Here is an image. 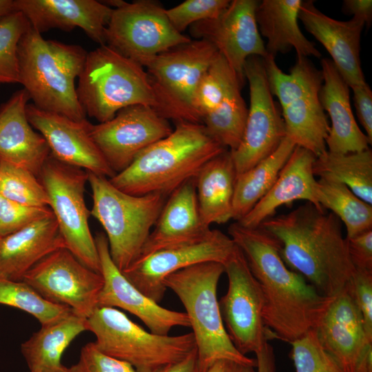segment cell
Segmentation results:
<instances>
[{
    "label": "cell",
    "instance_id": "obj_1",
    "mask_svg": "<svg viewBox=\"0 0 372 372\" xmlns=\"http://www.w3.org/2000/svg\"><path fill=\"white\" fill-rule=\"evenodd\" d=\"M228 233L260 285L264 323L275 337L291 343L316 329L334 298L322 295L289 269L278 240L262 228L236 222Z\"/></svg>",
    "mask_w": 372,
    "mask_h": 372
},
{
    "label": "cell",
    "instance_id": "obj_2",
    "mask_svg": "<svg viewBox=\"0 0 372 372\" xmlns=\"http://www.w3.org/2000/svg\"><path fill=\"white\" fill-rule=\"evenodd\" d=\"M258 227L278 240L285 265L326 297L341 293L355 271L341 221L322 207L306 202Z\"/></svg>",
    "mask_w": 372,
    "mask_h": 372
},
{
    "label": "cell",
    "instance_id": "obj_3",
    "mask_svg": "<svg viewBox=\"0 0 372 372\" xmlns=\"http://www.w3.org/2000/svg\"><path fill=\"white\" fill-rule=\"evenodd\" d=\"M225 149L202 124L176 122L168 136L143 150L126 169L109 180L130 195L160 193L168 197Z\"/></svg>",
    "mask_w": 372,
    "mask_h": 372
},
{
    "label": "cell",
    "instance_id": "obj_4",
    "mask_svg": "<svg viewBox=\"0 0 372 372\" xmlns=\"http://www.w3.org/2000/svg\"><path fill=\"white\" fill-rule=\"evenodd\" d=\"M87 52L78 45L45 40L30 27L18 45L19 83L38 108L76 121L86 119L75 81Z\"/></svg>",
    "mask_w": 372,
    "mask_h": 372
},
{
    "label": "cell",
    "instance_id": "obj_5",
    "mask_svg": "<svg viewBox=\"0 0 372 372\" xmlns=\"http://www.w3.org/2000/svg\"><path fill=\"white\" fill-rule=\"evenodd\" d=\"M224 272L223 264L204 262L176 271L163 281L185 307L196 342L198 372H206L223 359L257 366L256 360L237 350L226 331L217 298L218 284Z\"/></svg>",
    "mask_w": 372,
    "mask_h": 372
},
{
    "label": "cell",
    "instance_id": "obj_6",
    "mask_svg": "<svg viewBox=\"0 0 372 372\" xmlns=\"http://www.w3.org/2000/svg\"><path fill=\"white\" fill-rule=\"evenodd\" d=\"M86 115L99 123L134 105L156 110V96L145 68L107 44L87 52L76 86Z\"/></svg>",
    "mask_w": 372,
    "mask_h": 372
},
{
    "label": "cell",
    "instance_id": "obj_7",
    "mask_svg": "<svg viewBox=\"0 0 372 372\" xmlns=\"http://www.w3.org/2000/svg\"><path fill=\"white\" fill-rule=\"evenodd\" d=\"M88 183L93 200L90 214L104 229L111 258L123 271L139 258L167 196L130 195L114 187L108 178L90 172Z\"/></svg>",
    "mask_w": 372,
    "mask_h": 372
},
{
    "label": "cell",
    "instance_id": "obj_8",
    "mask_svg": "<svg viewBox=\"0 0 372 372\" xmlns=\"http://www.w3.org/2000/svg\"><path fill=\"white\" fill-rule=\"evenodd\" d=\"M263 63L271 93L281 106L286 136L316 157L324 153L330 126L319 99L321 70L300 55L289 74L279 68L271 55L267 54Z\"/></svg>",
    "mask_w": 372,
    "mask_h": 372
},
{
    "label": "cell",
    "instance_id": "obj_9",
    "mask_svg": "<svg viewBox=\"0 0 372 372\" xmlns=\"http://www.w3.org/2000/svg\"><path fill=\"white\" fill-rule=\"evenodd\" d=\"M103 353L125 361L137 372H154L176 363L196 349L193 333L161 335L147 331L118 309L98 307L86 319Z\"/></svg>",
    "mask_w": 372,
    "mask_h": 372
},
{
    "label": "cell",
    "instance_id": "obj_10",
    "mask_svg": "<svg viewBox=\"0 0 372 372\" xmlns=\"http://www.w3.org/2000/svg\"><path fill=\"white\" fill-rule=\"evenodd\" d=\"M218 54L209 41L196 39L157 55L145 68L156 96L157 113L176 123L201 124L194 108V95Z\"/></svg>",
    "mask_w": 372,
    "mask_h": 372
},
{
    "label": "cell",
    "instance_id": "obj_11",
    "mask_svg": "<svg viewBox=\"0 0 372 372\" xmlns=\"http://www.w3.org/2000/svg\"><path fill=\"white\" fill-rule=\"evenodd\" d=\"M39 178L48 194L50 205L68 249L81 262L101 273L99 256L88 219L90 211L85 200L88 172L49 156Z\"/></svg>",
    "mask_w": 372,
    "mask_h": 372
},
{
    "label": "cell",
    "instance_id": "obj_12",
    "mask_svg": "<svg viewBox=\"0 0 372 372\" xmlns=\"http://www.w3.org/2000/svg\"><path fill=\"white\" fill-rule=\"evenodd\" d=\"M191 40L172 26L165 8L149 0L123 1L105 30L107 45L145 68L159 54Z\"/></svg>",
    "mask_w": 372,
    "mask_h": 372
},
{
    "label": "cell",
    "instance_id": "obj_13",
    "mask_svg": "<svg viewBox=\"0 0 372 372\" xmlns=\"http://www.w3.org/2000/svg\"><path fill=\"white\" fill-rule=\"evenodd\" d=\"M223 266L228 289L218 303L226 331L240 353H255L276 338L264 323L261 289L236 245Z\"/></svg>",
    "mask_w": 372,
    "mask_h": 372
},
{
    "label": "cell",
    "instance_id": "obj_14",
    "mask_svg": "<svg viewBox=\"0 0 372 372\" xmlns=\"http://www.w3.org/2000/svg\"><path fill=\"white\" fill-rule=\"evenodd\" d=\"M45 300L69 307L87 319L98 307L103 278L81 262L68 249L49 254L23 276Z\"/></svg>",
    "mask_w": 372,
    "mask_h": 372
},
{
    "label": "cell",
    "instance_id": "obj_15",
    "mask_svg": "<svg viewBox=\"0 0 372 372\" xmlns=\"http://www.w3.org/2000/svg\"><path fill=\"white\" fill-rule=\"evenodd\" d=\"M244 74L249 86L250 105L242 141L230 151L236 177L273 153L286 136L281 112L273 99L263 59L249 57Z\"/></svg>",
    "mask_w": 372,
    "mask_h": 372
},
{
    "label": "cell",
    "instance_id": "obj_16",
    "mask_svg": "<svg viewBox=\"0 0 372 372\" xmlns=\"http://www.w3.org/2000/svg\"><path fill=\"white\" fill-rule=\"evenodd\" d=\"M235 247L229 236L211 229L198 240L138 258L122 273L142 293L159 303L167 290L163 285L167 276L200 262H217L223 265Z\"/></svg>",
    "mask_w": 372,
    "mask_h": 372
},
{
    "label": "cell",
    "instance_id": "obj_17",
    "mask_svg": "<svg viewBox=\"0 0 372 372\" xmlns=\"http://www.w3.org/2000/svg\"><path fill=\"white\" fill-rule=\"evenodd\" d=\"M169 121L149 106L134 105L110 120L90 126V134L115 174L126 169L145 149L168 136Z\"/></svg>",
    "mask_w": 372,
    "mask_h": 372
},
{
    "label": "cell",
    "instance_id": "obj_18",
    "mask_svg": "<svg viewBox=\"0 0 372 372\" xmlns=\"http://www.w3.org/2000/svg\"><path fill=\"white\" fill-rule=\"evenodd\" d=\"M256 0H233L217 18L197 22L189 27L196 39L212 43L225 59L242 87L244 66L252 56L265 58L267 53L256 21Z\"/></svg>",
    "mask_w": 372,
    "mask_h": 372
},
{
    "label": "cell",
    "instance_id": "obj_19",
    "mask_svg": "<svg viewBox=\"0 0 372 372\" xmlns=\"http://www.w3.org/2000/svg\"><path fill=\"white\" fill-rule=\"evenodd\" d=\"M315 329L323 348L344 372H372V340L346 287L333 298Z\"/></svg>",
    "mask_w": 372,
    "mask_h": 372
},
{
    "label": "cell",
    "instance_id": "obj_20",
    "mask_svg": "<svg viewBox=\"0 0 372 372\" xmlns=\"http://www.w3.org/2000/svg\"><path fill=\"white\" fill-rule=\"evenodd\" d=\"M94 240L103 278L98 307L123 309L138 318L149 331L158 335H167L176 327H190L185 312L161 307L125 277L111 258L104 233H97Z\"/></svg>",
    "mask_w": 372,
    "mask_h": 372
},
{
    "label": "cell",
    "instance_id": "obj_21",
    "mask_svg": "<svg viewBox=\"0 0 372 372\" xmlns=\"http://www.w3.org/2000/svg\"><path fill=\"white\" fill-rule=\"evenodd\" d=\"M26 114L32 127L45 139L55 159L108 178L116 174L92 139V123L87 119L76 121L41 110L33 103H28Z\"/></svg>",
    "mask_w": 372,
    "mask_h": 372
},
{
    "label": "cell",
    "instance_id": "obj_22",
    "mask_svg": "<svg viewBox=\"0 0 372 372\" xmlns=\"http://www.w3.org/2000/svg\"><path fill=\"white\" fill-rule=\"evenodd\" d=\"M31 27L40 34L52 28H81L100 45L106 44L105 30L113 8L95 0H14Z\"/></svg>",
    "mask_w": 372,
    "mask_h": 372
},
{
    "label": "cell",
    "instance_id": "obj_23",
    "mask_svg": "<svg viewBox=\"0 0 372 372\" xmlns=\"http://www.w3.org/2000/svg\"><path fill=\"white\" fill-rule=\"evenodd\" d=\"M298 19L331 55V61L349 87L365 83L360 59L363 21L332 19L315 6L311 0L302 1Z\"/></svg>",
    "mask_w": 372,
    "mask_h": 372
},
{
    "label": "cell",
    "instance_id": "obj_24",
    "mask_svg": "<svg viewBox=\"0 0 372 372\" xmlns=\"http://www.w3.org/2000/svg\"><path fill=\"white\" fill-rule=\"evenodd\" d=\"M30 100L23 88L0 105V161L26 169L39 178L50 151L45 139L28 120Z\"/></svg>",
    "mask_w": 372,
    "mask_h": 372
},
{
    "label": "cell",
    "instance_id": "obj_25",
    "mask_svg": "<svg viewBox=\"0 0 372 372\" xmlns=\"http://www.w3.org/2000/svg\"><path fill=\"white\" fill-rule=\"evenodd\" d=\"M316 156L296 146L268 192L240 220L245 227L256 228L273 216L280 206L303 200L322 207L316 198L317 181L313 172Z\"/></svg>",
    "mask_w": 372,
    "mask_h": 372
},
{
    "label": "cell",
    "instance_id": "obj_26",
    "mask_svg": "<svg viewBox=\"0 0 372 372\" xmlns=\"http://www.w3.org/2000/svg\"><path fill=\"white\" fill-rule=\"evenodd\" d=\"M210 229L201 220L195 179L192 178L167 197L138 258L165 248L198 240Z\"/></svg>",
    "mask_w": 372,
    "mask_h": 372
},
{
    "label": "cell",
    "instance_id": "obj_27",
    "mask_svg": "<svg viewBox=\"0 0 372 372\" xmlns=\"http://www.w3.org/2000/svg\"><path fill=\"white\" fill-rule=\"evenodd\" d=\"M320 63L324 83L319 99L331 121L326 139L327 151L344 154L369 149L371 143L358 127L353 114L349 86L331 59H321Z\"/></svg>",
    "mask_w": 372,
    "mask_h": 372
},
{
    "label": "cell",
    "instance_id": "obj_28",
    "mask_svg": "<svg viewBox=\"0 0 372 372\" xmlns=\"http://www.w3.org/2000/svg\"><path fill=\"white\" fill-rule=\"evenodd\" d=\"M63 247L65 245L53 213L0 237V278L21 280L42 258Z\"/></svg>",
    "mask_w": 372,
    "mask_h": 372
},
{
    "label": "cell",
    "instance_id": "obj_29",
    "mask_svg": "<svg viewBox=\"0 0 372 372\" xmlns=\"http://www.w3.org/2000/svg\"><path fill=\"white\" fill-rule=\"evenodd\" d=\"M302 0H263L256 10L258 31L267 40V54L276 57L293 48L297 55L322 56L315 45L302 34L298 25Z\"/></svg>",
    "mask_w": 372,
    "mask_h": 372
},
{
    "label": "cell",
    "instance_id": "obj_30",
    "mask_svg": "<svg viewBox=\"0 0 372 372\" xmlns=\"http://www.w3.org/2000/svg\"><path fill=\"white\" fill-rule=\"evenodd\" d=\"M194 179L203 224L210 227L232 219L236 172L230 150L225 149L206 163Z\"/></svg>",
    "mask_w": 372,
    "mask_h": 372
},
{
    "label": "cell",
    "instance_id": "obj_31",
    "mask_svg": "<svg viewBox=\"0 0 372 372\" xmlns=\"http://www.w3.org/2000/svg\"><path fill=\"white\" fill-rule=\"evenodd\" d=\"M87 331L86 319L74 312L41 328L21 345L30 371L68 372L61 362L65 349L81 333Z\"/></svg>",
    "mask_w": 372,
    "mask_h": 372
},
{
    "label": "cell",
    "instance_id": "obj_32",
    "mask_svg": "<svg viewBox=\"0 0 372 372\" xmlns=\"http://www.w3.org/2000/svg\"><path fill=\"white\" fill-rule=\"evenodd\" d=\"M296 146L285 136L269 156L236 177L232 219L240 220L268 192Z\"/></svg>",
    "mask_w": 372,
    "mask_h": 372
},
{
    "label": "cell",
    "instance_id": "obj_33",
    "mask_svg": "<svg viewBox=\"0 0 372 372\" xmlns=\"http://www.w3.org/2000/svg\"><path fill=\"white\" fill-rule=\"evenodd\" d=\"M315 176L339 182L357 196L372 205V152L366 150L344 154L326 151L316 157Z\"/></svg>",
    "mask_w": 372,
    "mask_h": 372
},
{
    "label": "cell",
    "instance_id": "obj_34",
    "mask_svg": "<svg viewBox=\"0 0 372 372\" xmlns=\"http://www.w3.org/2000/svg\"><path fill=\"white\" fill-rule=\"evenodd\" d=\"M316 198L322 208L329 209L342 221L347 238L372 229V205L357 196L345 185L319 178Z\"/></svg>",
    "mask_w": 372,
    "mask_h": 372
},
{
    "label": "cell",
    "instance_id": "obj_35",
    "mask_svg": "<svg viewBox=\"0 0 372 372\" xmlns=\"http://www.w3.org/2000/svg\"><path fill=\"white\" fill-rule=\"evenodd\" d=\"M235 85L221 103L202 119L209 135L226 149L235 150L240 145L247 121L248 109Z\"/></svg>",
    "mask_w": 372,
    "mask_h": 372
},
{
    "label": "cell",
    "instance_id": "obj_36",
    "mask_svg": "<svg viewBox=\"0 0 372 372\" xmlns=\"http://www.w3.org/2000/svg\"><path fill=\"white\" fill-rule=\"evenodd\" d=\"M0 304L31 314L41 325L55 322L73 312L66 306L45 300L23 280L0 278Z\"/></svg>",
    "mask_w": 372,
    "mask_h": 372
},
{
    "label": "cell",
    "instance_id": "obj_37",
    "mask_svg": "<svg viewBox=\"0 0 372 372\" xmlns=\"http://www.w3.org/2000/svg\"><path fill=\"white\" fill-rule=\"evenodd\" d=\"M236 85L241 87L236 74L219 53L195 92L194 108L201 123L203 118L216 108Z\"/></svg>",
    "mask_w": 372,
    "mask_h": 372
},
{
    "label": "cell",
    "instance_id": "obj_38",
    "mask_svg": "<svg viewBox=\"0 0 372 372\" xmlns=\"http://www.w3.org/2000/svg\"><path fill=\"white\" fill-rule=\"evenodd\" d=\"M0 195L18 203L48 207V194L40 179L30 171L0 161Z\"/></svg>",
    "mask_w": 372,
    "mask_h": 372
},
{
    "label": "cell",
    "instance_id": "obj_39",
    "mask_svg": "<svg viewBox=\"0 0 372 372\" xmlns=\"http://www.w3.org/2000/svg\"><path fill=\"white\" fill-rule=\"evenodd\" d=\"M30 27L27 18L19 11L0 18V85L19 83L18 45Z\"/></svg>",
    "mask_w": 372,
    "mask_h": 372
},
{
    "label": "cell",
    "instance_id": "obj_40",
    "mask_svg": "<svg viewBox=\"0 0 372 372\" xmlns=\"http://www.w3.org/2000/svg\"><path fill=\"white\" fill-rule=\"evenodd\" d=\"M290 344L296 372H344L323 348L315 329Z\"/></svg>",
    "mask_w": 372,
    "mask_h": 372
},
{
    "label": "cell",
    "instance_id": "obj_41",
    "mask_svg": "<svg viewBox=\"0 0 372 372\" xmlns=\"http://www.w3.org/2000/svg\"><path fill=\"white\" fill-rule=\"evenodd\" d=\"M229 0H186L178 6L165 9L172 26L180 33L187 27L205 20L219 17L230 3Z\"/></svg>",
    "mask_w": 372,
    "mask_h": 372
},
{
    "label": "cell",
    "instance_id": "obj_42",
    "mask_svg": "<svg viewBox=\"0 0 372 372\" xmlns=\"http://www.w3.org/2000/svg\"><path fill=\"white\" fill-rule=\"evenodd\" d=\"M51 214L48 207L27 206L0 195V237L13 234Z\"/></svg>",
    "mask_w": 372,
    "mask_h": 372
},
{
    "label": "cell",
    "instance_id": "obj_43",
    "mask_svg": "<svg viewBox=\"0 0 372 372\" xmlns=\"http://www.w3.org/2000/svg\"><path fill=\"white\" fill-rule=\"evenodd\" d=\"M69 369L70 372H137L129 363L101 351L94 342L82 347L78 362Z\"/></svg>",
    "mask_w": 372,
    "mask_h": 372
},
{
    "label": "cell",
    "instance_id": "obj_44",
    "mask_svg": "<svg viewBox=\"0 0 372 372\" xmlns=\"http://www.w3.org/2000/svg\"><path fill=\"white\" fill-rule=\"evenodd\" d=\"M346 288L362 315L366 334L372 340V272L355 269Z\"/></svg>",
    "mask_w": 372,
    "mask_h": 372
},
{
    "label": "cell",
    "instance_id": "obj_45",
    "mask_svg": "<svg viewBox=\"0 0 372 372\" xmlns=\"http://www.w3.org/2000/svg\"><path fill=\"white\" fill-rule=\"evenodd\" d=\"M347 241L349 257L355 269L372 272V229L347 238Z\"/></svg>",
    "mask_w": 372,
    "mask_h": 372
},
{
    "label": "cell",
    "instance_id": "obj_46",
    "mask_svg": "<svg viewBox=\"0 0 372 372\" xmlns=\"http://www.w3.org/2000/svg\"><path fill=\"white\" fill-rule=\"evenodd\" d=\"M351 89L358 118L372 143V91L366 83Z\"/></svg>",
    "mask_w": 372,
    "mask_h": 372
},
{
    "label": "cell",
    "instance_id": "obj_47",
    "mask_svg": "<svg viewBox=\"0 0 372 372\" xmlns=\"http://www.w3.org/2000/svg\"><path fill=\"white\" fill-rule=\"evenodd\" d=\"M342 10L348 14L364 21L369 28L372 22L371 0H344Z\"/></svg>",
    "mask_w": 372,
    "mask_h": 372
},
{
    "label": "cell",
    "instance_id": "obj_48",
    "mask_svg": "<svg viewBox=\"0 0 372 372\" xmlns=\"http://www.w3.org/2000/svg\"><path fill=\"white\" fill-rule=\"evenodd\" d=\"M255 354L257 372H276V358L271 345L267 342Z\"/></svg>",
    "mask_w": 372,
    "mask_h": 372
},
{
    "label": "cell",
    "instance_id": "obj_49",
    "mask_svg": "<svg viewBox=\"0 0 372 372\" xmlns=\"http://www.w3.org/2000/svg\"><path fill=\"white\" fill-rule=\"evenodd\" d=\"M154 372H198L196 349L185 359L163 366Z\"/></svg>",
    "mask_w": 372,
    "mask_h": 372
},
{
    "label": "cell",
    "instance_id": "obj_50",
    "mask_svg": "<svg viewBox=\"0 0 372 372\" xmlns=\"http://www.w3.org/2000/svg\"><path fill=\"white\" fill-rule=\"evenodd\" d=\"M206 372H256L255 366L229 360L215 362Z\"/></svg>",
    "mask_w": 372,
    "mask_h": 372
},
{
    "label": "cell",
    "instance_id": "obj_51",
    "mask_svg": "<svg viewBox=\"0 0 372 372\" xmlns=\"http://www.w3.org/2000/svg\"><path fill=\"white\" fill-rule=\"evenodd\" d=\"M14 11V0H0V18Z\"/></svg>",
    "mask_w": 372,
    "mask_h": 372
},
{
    "label": "cell",
    "instance_id": "obj_52",
    "mask_svg": "<svg viewBox=\"0 0 372 372\" xmlns=\"http://www.w3.org/2000/svg\"><path fill=\"white\" fill-rule=\"evenodd\" d=\"M28 372H40V371H29ZM68 372H70V369L68 370Z\"/></svg>",
    "mask_w": 372,
    "mask_h": 372
}]
</instances>
